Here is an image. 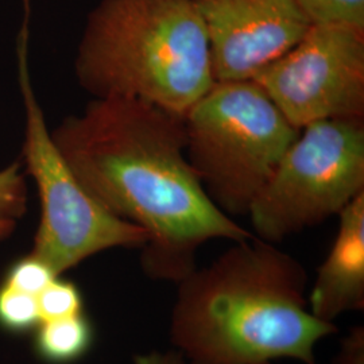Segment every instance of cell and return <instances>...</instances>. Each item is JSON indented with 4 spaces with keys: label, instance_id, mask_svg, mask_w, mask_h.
<instances>
[{
    "label": "cell",
    "instance_id": "cell-4",
    "mask_svg": "<svg viewBox=\"0 0 364 364\" xmlns=\"http://www.w3.org/2000/svg\"><path fill=\"white\" fill-rule=\"evenodd\" d=\"M183 124L192 169L232 219L247 216L301 131L251 78L215 81L183 114Z\"/></svg>",
    "mask_w": 364,
    "mask_h": 364
},
{
    "label": "cell",
    "instance_id": "cell-2",
    "mask_svg": "<svg viewBox=\"0 0 364 364\" xmlns=\"http://www.w3.org/2000/svg\"><path fill=\"white\" fill-rule=\"evenodd\" d=\"M309 278L296 257L252 236L234 242L177 284L170 341L189 364H318L338 331L309 311Z\"/></svg>",
    "mask_w": 364,
    "mask_h": 364
},
{
    "label": "cell",
    "instance_id": "cell-12",
    "mask_svg": "<svg viewBox=\"0 0 364 364\" xmlns=\"http://www.w3.org/2000/svg\"><path fill=\"white\" fill-rule=\"evenodd\" d=\"M312 25H341L364 30V0H294Z\"/></svg>",
    "mask_w": 364,
    "mask_h": 364
},
{
    "label": "cell",
    "instance_id": "cell-8",
    "mask_svg": "<svg viewBox=\"0 0 364 364\" xmlns=\"http://www.w3.org/2000/svg\"><path fill=\"white\" fill-rule=\"evenodd\" d=\"M208 37L215 81L254 77L312 26L294 0H193Z\"/></svg>",
    "mask_w": 364,
    "mask_h": 364
},
{
    "label": "cell",
    "instance_id": "cell-7",
    "mask_svg": "<svg viewBox=\"0 0 364 364\" xmlns=\"http://www.w3.org/2000/svg\"><path fill=\"white\" fill-rule=\"evenodd\" d=\"M251 80L299 130L329 119H364V30L312 25Z\"/></svg>",
    "mask_w": 364,
    "mask_h": 364
},
{
    "label": "cell",
    "instance_id": "cell-6",
    "mask_svg": "<svg viewBox=\"0 0 364 364\" xmlns=\"http://www.w3.org/2000/svg\"><path fill=\"white\" fill-rule=\"evenodd\" d=\"M364 193V119H329L299 131L248 210L251 232L278 245L338 216Z\"/></svg>",
    "mask_w": 364,
    "mask_h": 364
},
{
    "label": "cell",
    "instance_id": "cell-5",
    "mask_svg": "<svg viewBox=\"0 0 364 364\" xmlns=\"http://www.w3.org/2000/svg\"><path fill=\"white\" fill-rule=\"evenodd\" d=\"M27 39L23 25L16 45L18 82L25 107L22 166L36 182L41 204L30 254L63 275L107 250H141L147 243L144 230L108 212L78 181L54 144L28 72Z\"/></svg>",
    "mask_w": 364,
    "mask_h": 364
},
{
    "label": "cell",
    "instance_id": "cell-16",
    "mask_svg": "<svg viewBox=\"0 0 364 364\" xmlns=\"http://www.w3.org/2000/svg\"><path fill=\"white\" fill-rule=\"evenodd\" d=\"M329 364H364V328L353 326L340 340L338 351Z\"/></svg>",
    "mask_w": 364,
    "mask_h": 364
},
{
    "label": "cell",
    "instance_id": "cell-14",
    "mask_svg": "<svg viewBox=\"0 0 364 364\" xmlns=\"http://www.w3.org/2000/svg\"><path fill=\"white\" fill-rule=\"evenodd\" d=\"M58 277L52 267L43 260L38 259L33 254L13 262L6 270L1 284L38 297L41 291L48 287L53 279Z\"/></svg>",
    "mask_w": 364,
    "mask_h": 364
},
{
    "label": "cell",
    "instance_id": "cell-13",
    "mask_svg": "<svg viewBox=\"0 0 364 364\" xmlns=\"http://www.w3.org/2000/svg\"><path fill=\"white\" fill-rule=\"evenodd\" d=\"M37 301L42 321L66 318L84 313L82 296L80 289L73 282L63 279L61 275L55 277L41 291Z\"/></svg>",
    "mask_w": 364,
    "mask_h": 364
},
{
    "label": "cell",
    "instance_id": "cell-3",
    "mask_svg": "<svg viewBox=\"0 0 364 364\" xmlns=\"http://www.w3.org/2000/svg\"><path fill=\"white\" fill-rule=\"evenodd\" d=\"M75 73L93 99H136L182 117L215 84L193 0H102L87 18Z\"/></svg>",
    "mask_w": 364,
    "mask_h": 364
},
{
    "label": "cell",
    "instance_id": "cell-15",
    "mask_svg": "<svg viewBox=\"0 0 364 364\" xmlns=\"http://www.w3.org/2000/svg\"><path fill=\"white\" fill-rule=\"evenodd\" d=\"M26 209V177L22 173V164L14 162L0 170V220H18Z\"/></svg>",
    "mask_w": 364,
    "mask_h": 364
},
{
    "label": "cell",
    "instance_id": "cell-11",
    "mask_svg": "<svg viewBox=\"0 0 364 364\" xmlns=\"http://www.w3.org/2000/svg\"><path fill=\"white\" fill-rule=\"evenodd\" d=\"M37 297L0 284V328L9 333L23 335L41 324Z\"/></svg>",
    "mask_w": 364,
    "mask_h": 364
},
{
    "label": "cell",
    "instance_id": "cell-17",
    "mask_svg": "<svg viewBox=\"0 0 364 364\" xmlns=\"http://www.w3.org/2000/svg\"><path fill=\"white\" fill-rule=\"evenodd\" d=\"M134 364H189L177 350L139 353L134 358Z\"/></svg>",
    "mask_w": 364,
    "mask_h": 364
},
{
    "label": "cell",
    "instance_id": "cell-10",
    "mask_svg": "<svg viewBox=\"0 0 364 364\" xmlns=\"http://www.w3.org/2000/svg\"><path fill=\"white\" fill-rule=\"evenodd\" d=\"M93 328L81 313L66 318L42 321L34 336V351L49 364H70L80 360L91 350Z\"/></svg>",
    "mask_w": 364,
    "mask_h": 364
},
{
    "label": "cell",
    "instance_id": "cell-18",
    "mask_svg": "<svg viewBox=\"0 0 364 364\" xmlns=\"http://www.w3.org/2000/svg\"><path fill=\"white\" fill-rule=\"evenodd\" d=\"M15 227H16V220L1 219L0 220V240H4L7 237H10L15 231Z\"/></svg>",
    "mask_w": 364,
    "mask_h": 364
},
{
    "label": "cell",
    "instance_id": "cell-9",
    "mask_svg": "<svg viewBox=\"0 0 364 364\" xmlns=\"http://www.w3.org/2000/svg\"><path fill=\"white\" fill-rule=\"evenodd\" d=\"M338 216L333 245L308 290L313 316L333 324L346 313L364 309V193Z\"/></svg>",
    "mask_w": 364,
    "mask_h": 364
},
{
    "label": "cell",
    "instance_id": "cell-1",
    "mask_svg": "<svg viewBox=\"0 0 364 364\" xmlns=\"http://www.w3.org/2000/svg\"><path fill=\"white\" fill-rule=\"evenodd\" d=\"M52 136L81 185L146 232L141 267L153 281L178 284L207 242L254 236L207 195L186 156L182 115L136 99H93Z\"/></svg>",
    "mask_w": 364,
    "mask_h": 364
}]
</instances>
